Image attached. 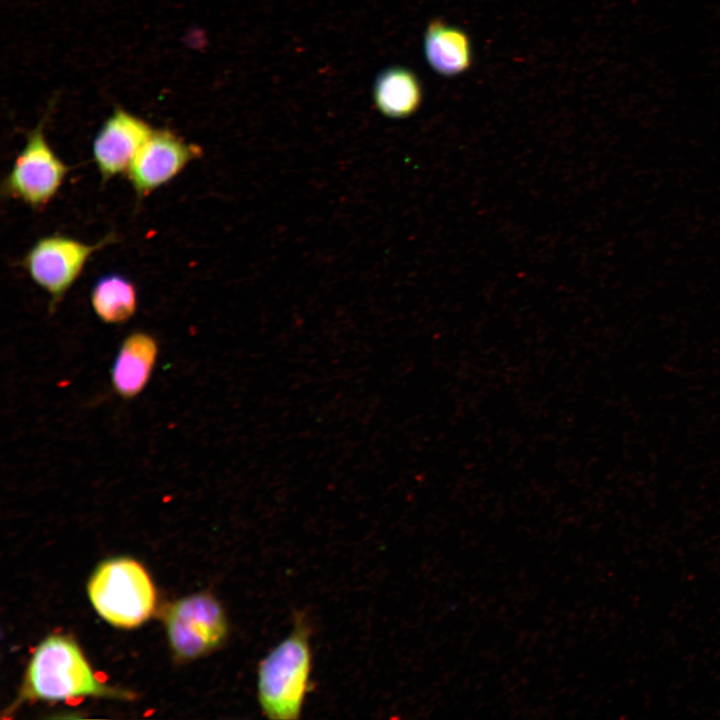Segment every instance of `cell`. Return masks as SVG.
<instances>
[{"mask_svg": "<svg viewBox=\"0 0 720 720\" xmlns=\"http://www.w3.org/2000/svg\"><path fill=\"white\" fill-rule=\"evenodd\" d=\"M202 154L200 146L186 142L171 130H154L125 174L140 200L170 182Z\"/></svg>", "mask_w": 720, "mask_h": 720, "instance_id": "obj_7", "label": "cell"}, {"mask_svg": "<svg viewBox=\"0 0 720 720\" xmlns=\"http://www.w3.org/2000/svg\"><path fill=\"white\" fill-rule=\"evenodd\" d=\"M154 129L141 118L115 110L98 131L92 145L94 162L102 183L125 174L137 152Z\"/></svg>", "mask_w": 720, "mask_h": 720, "instance_id": "obj_8", "label": "cell"}, {"mask_svg": "<svg viewBox=\"0 0 720 720\" xmlns=\"http://www.w3.org/2000/svg\"><path fill=\"white\" fill-rule=\"evenodd\" d=\"M377 109L390 118H406L422 102V86L417 75L404 67H390L381 72L373 90Z\"/></svg>", "mask_w": 720, "mask_h": 720, "instance_id": "obj_11", "label": "cell"}, {"mask_svg": "<svg viewBox=\"0 0 720 720\" xmlns=\"http://www.w3.org/2000/svg\"><path fill=\"white\" fill-rule=\"evenodd\" d=\"M84 697H127L101 681L77 643L52 634L34 650L25 671L19 698L67 701Z\"/></svg>", "mask_w": 720, "mask_h": 720, "instance_id": "obj_2", "label": "cell"}, {"mask_svg": "<svg viewBox=\"0 0 720 720\" xmlns=\"http://www.w3.org/2000/svg\"><path fill=\"white\" fill-rule=\"evenodd\" d=\"M312 625L304 611H295L288 635L259 661L256 696L262 715L272 720L300 718L311 687Z\"/></svg>", "mask_w": 720, "mask_h": 720, "instance_id": "obj_1", "label": "cell"}, {"mask_svg": "<svg viewBox=\"0 0 720 720\" xmlns=\"http://www.w3.org/2000/svg\"><path fill=\"white\" fill-rule=\"evenodd\" d=\"M168 641L177 658L206 656L227 641L230 625L221 602L209 592L188 595L169 606L164 617Z\"/></svg>", "mask_w": 720, "mask_h": 720, "instance_id": "obj_4", "label": "cell"}, {"mask_svg": "<svg viewBox=\"0 0 720 720\" xmlns=\"http://www.w3.org/2000/svg\"><path fill=\"white\" fill-rule=\"evenodd\" d=\"M117 240L112 233L95 244L53 234L41 237L27 251L20 265L49 296L52 312L80 276L87 260L97 250Z\"/></svg>", "mask_w": 720, "mask_h": 720, "instance_id": "obj_5", "label": "cell"}, {"mask_svg": "<svg viewBox=\"0 0 720 720\" xmlns=\"http://www.w3.org/2000/svg\"><path fill=\"white\" fill-rule=\"evenodd\" d=\"M69 170L46 141L41 122L29 133L4 179L3 193L40 210L57 194Z\"/></svg>", "mask_w": 720, "mask_h": 720, "instance_id": "obj_6", "label": "cell"}, {"mask_svg": "<svg viewBox=\"0 0 720 720\" xmlns=\"http://www.w3.org/2000/svg\"><path fill=\"white\" fill-rule=\"evenodd\" d=\"M88 596L96 612L109 624L134 628L145 622L156 605V591L145 568L119 557L102 562L88 582Z\"/></svg>", "mask_w": 720, "mask_h": 720, "instance_id": "obj_3", "label": "cell"}, {"mask_svg": "<svg viewBox=\"0 0 720 720\" xmlns=\"http://www.w3.org/2000/svg\"><path fill=\"white\" fill-rule=\"evenodd\" d=\"M90 300L97 317L107 324H123L137 309L135 285L117 273L98 278L91 289Z\"/></svg>", "mask_w": 720, "mask_h": 720, "instance_id": "obj_12", "label": "cell"}, {"mask_svg": "<svg viewBox=\"0 0 720 720\" xmlns=\"http://www.w3.org/2000/svg\"><path fill=\"white\" fill-rule=\"evenodd\" d=\"M424 52L430 67L445 77L458 76L472 64V46L468 35L442 19H433L427 26Z\"/></svg>", "mask_w": 720, "mask_h": 720, "instance_id": "obj_10", "label": "cell"}, {"mask_svg": "<svg viewBox=\"0 0 720 720\" xmlns=\"http://www.w3.org/2000/svg\"><path fill=\"white\" fill-rule=\"evenodd\" d=\"M158 355L156 339L144 331L130 333L122 341L111 368L116 393L132 399L147 385Z\"/></svg>", "mask_w": 720, "mask_h": 720, "instance_id": "obj_9", "label": "cell"}]
</instances>
